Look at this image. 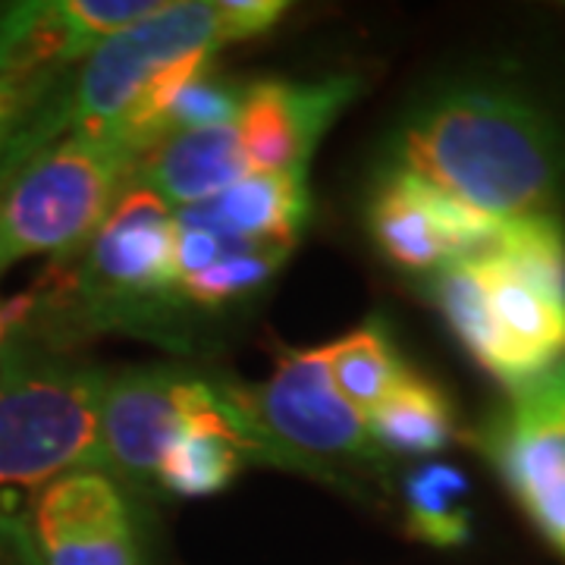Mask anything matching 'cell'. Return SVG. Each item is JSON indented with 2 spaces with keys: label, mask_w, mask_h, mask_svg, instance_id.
Here are the masks:
<instances>
[{
  "label": "cell",
  "mask_w": 565,
  "mask_h": 565,
  "mask_svg": "<svg viewBox=\"0 0 565 565\" xmlns=\"http://www.w3.org/2000/svg\"><path fill=\"white\" fill-rule=\"evenodd\" d=\"M396 158V167L487 217H556V139L544 117L515 95L490 88L437 95L403 126Z\"/></svg>",
  "instance_id": "6da1fadb"
},
{
  "label": "cell",
  "mask_w": 565,
  "mask_h": 565,
  "mask_svg": "<svg viewBox=\"0 0 565 565\" xmlns=\"http://www.w3.org/2000/svg\"><path fill=\"white\" fill-rule=\"evenodd\" d=\"M434 296L468 355L512 393L565 359V248H493L446 264Z\"/></svg>",
  "instance_id": "7a4b0ae2"
},
{
  "label": "cell",
  "mask_w": 565,
  "mask_h": 565,
  "mask_svg": "<svg viewBox=\"0 0 565 565\" xmlns=\"http://www.w3.org/2000/svg\"><path fill=\"white\" fill-rule=\"evenodd\" d=\"M107 371L20 330L0 349V493L102 468Z\"/></svg>",
  "instance_id": "3957f363"
},
{
  "label": "cell",
  "mask_w": 565,
  "mask_h": 565,
  "mask_svg": "<svg viewBox=\"0 0 565 565\" xmlns=\"http://www.w3.org/2000/svg\"><path fill=\"white\" fill-rule=\"evenodd\" d=\"M233 35L221 0L161 3L151 17L104 39L85 61L63 98L41 104L32 129L51 141L63 129L82 136H117L122 122L170 66L192 57H214Z\"/></svg>",
  "instance_id": "277c9868"
},
{
  "label": "cell",
  "mask_w": 565,
  "mask_h": 565,
  "mask_svg": "<svg viewBox=\"0 0 565 565\" xmlns=\"http://www.w3.org/2000/svg\"><path fill=\"white\" fill-rule=\"evenodd\" d=\"M136 161L117 136L70 132L22 163L0 202V277L22 258L88 243L132 185Z\"/></svg>",
  "instance_id": "5b68a950"
},
{
  "label": "cell",
  "mask_w": 565,
  "mask_h": 565,
  "mask_svg": "<svg viewBox=\"0 0 565 565\" xmlns=\"http://www.w3.org/2000/svg\"><path fill=\"white\" fill-rule=\"evenodd\" d=\"M239 399L282 468H299L327 481L333 478L327 465H374L381 459L367 422L333 386L327 345L280 349L270 381L258 390H239Z\"/></svg>",
  "instance_id": "8992f818"
},
{
  "label": "cell",
  "mask_w": 565,
  "mask_h": 565,
  "mask_svg": "<svg viewBox=\"0 0 565 565\" xmlns=\"http://www.w3.org/2000/svg\"><path fill=\"white\" fill-rule=\"evenodd\" d=\"M367 226L396 267L437 274L446 264L484 252L503 221L487 217L403 167H390L367 202Z\"/></svg>",
  "instance_id": "52a82bcc"
},
{
  "label": "cell",
  "mask_w": 565,
  "mask_h": 565,
  "mask_svg": "<svg viewBox=\"0 0 565 565\" xmlns=\"http://www.w3.org/2000/svg\"><path fill=\"white\" fill-rule=\"evenodd\" d=\"M29 541L41 565H139L129 503L102 471H73L41 487Z\"/></svg>",
  "instance_id": "ba28073f"
},
{
  "label": "cell",
  "mask_w": 565,
  "mask_h": 565,
  "mask_svg": "<svg viewBox=\"0 0 565 565\" xmlns=\"http://www.w3.org/2000/svg\"><path fill=\"white\" fill-rule=\"evenodd\" d=\"M145 0H17L0 3V82L57 73L104 39L151 17Z\"/></svg>",
  "instance_id": "9c48e42d"
},
{
  "label": "cell",
  "mask_w": 565,
  "mask_h": 565,
  "mask_svg": "<svg viewBox=\"0 0 565 565\" xmlns=\"http://www.w3.org/2000/svg\"><path fill=\"white\" fill-rule=\"evenodd\" d=\"M362 82L337 76L323 82H258L245 88L236 129L252 173L308 170L330 122L359 95Z\"/></svg>",
  "instance_id": "30bf717a"
},
{
  "label": "cell",
  "mask_w": 565,
  "mask_h": 565,
  "mask_svg": "<svg viewBox=\"0 0 565 565\" xmlns=\"http://www.w3.org/2000/svg\"><path fill=\"white\" fill-rule=\"evenodd\" d=\"M189 374L167 367H126L107 377L102 403V468L154 478L170 444L182 434Z\"/></svg>",
  "instance_id": "8fae6325"
},
{
  "label": "cell",
  "mask_w": 565,
  "mask_h": 565,
  "mask_svg": "<svg viewBox=\"0 0 565 565\" xmlns=\"http://www.w3.org/2000/svg\"><path fill=\"white\" fill-rule=\"evenodd\" d=\"M481 444L527 519L565 559V430L509 408L487 424Z\"/></svg>",
  "instance_id": "7c38bea8"
},
{
  "label": "cell",
  "mask_w": 565,
  "mask_h": 565,
  "mask_svg": "<svg viewBox=\"0 0 565 565\" xmlns=\"http://www.w3.org/2000/svg\"><path fill=\"white\" fill-rule=\"evenodd\" d=\"M311 211L308 177L296 173H248L211 202L180 207L173 217L185 226L217 233L236 248L289 252Z\"/></svg>",
  "instance_id": "4fadbf2b"
},
{
  "label": "cell",
  "mask_w": 565,
  "mask_h": 565,
  "mask_svg": "<svg viewBox=\"0 0 565 565\" xmlns=\"http://www.w3.org/2000/svg\"><path fill=\"white\" fill-rule=\"evenodd\" d=\"M252 173L236 122L167 136L136 161V177L167 204L192 207L211 202Z\"/></svg>",
  "instance_id": "5bb4252c"
},
{
  "label": "cell",
  "mask_w": 565,
  "mask_h": 565,
  "mask_svg": "<svg viewBox=\"0 0 565 565\" xmlns=\"http://www.w3.org/2000/svg\"><path fill=\"white\" fill-rule=\"evenodd\" d=\"M364 422L374 446L396 456H430L456 437V412L446 393L412 367Z\"/></svg>",
  "instance_id": "9a60e30c"
},
{
  "label": "cell",
  "mask_w": 565,
  "mask_h": 565,
  "mask_svg": "<svg viewBox=\"0 0 565 565\" xmlns=\"http://www.w3.org/2000/svg\"><path fill=\"white\" fill-rule=\"evenodd\" d=\"M330 377L345 403L367 418L399 384L408 364L396 355L390 333L381 321L362 323L359 330L327 343Z\"/></svg>",
  "instance_id": "2e32d148"
},
{
  "label": "cell",
  "mask_w": 565,
  "mask_h": 565,
  "mask_svg": "<svg viewBox=\"0 0 565 565\" xmlns=\"http://www.w3.org/2000/svg\"><path fill=\"white\" fill-rule=\"evenodd\" d=\"M405 527L430 546H462L471 537L468 478L456 465L427 462L408 471L403 484Z\"/></svg>",
  "instance_id": "e0dca14e"
},
{
  "label": "cell",
  "mask_w": 565,
  "mask_h": 565,
  "mask_svg": "<svg viewBox=\"0 0 565 565\" xmlns=\"http://www.w3.org/2000/svg\"><path fill=\"white\" fill-rule=\"evenodd\" d=\"M243 465L245 456L230 440L185 427L163 452L154 481L173 497H214L236 481Z\"/></svg>",
  "instance_id": "ac0fdd59"
},
{
  "label": "cell",
  "mask_w": 565,
  "mask_h": 565,
  "mask_svg": "<svg viewBox=\"0 0 565 565\" xmlns=\"http://www.w3.org/2000/svg\"><path fill=\"white\" fill-rule=\"evenodd\" d=\"M289 258V252L280 248H245V252H230L221 262L211 264L202 274L182 277L177 282V292L182 299L202 308H221V305L236 302L255 289H264L280 264Z\"/></svg>",
  "instance_id": "d6986e66"
},
{
  "label": "cell",
  "mask_w": 565,
  "mask_h": 565,
  "mask_svg": "<svg viewBox=\"0 0 565 565\" xmlns=\"http://www.w3.org/2000/svg\"><path fill=\"white\" fill-rule=\"evenodd\" d=\"M243 88L207 79V76L189 82L180 95L173 98V104L167 107V114H163V139L177 136V132H189V129H207V126L236 122L239 107H243Z\"/></svg>",
  "instance_id": "ffe728a7"
},
{
  "label": "cell",
  "mask_w": 565,
  "mask_h": 565,
  "mask_svg": "<svg viewBox=\"0 0 565 565\" xmlns=\"http://www.w3.org/2000/svg\"><path fill=\"white\" fill-rule=\"evenodd\" d=\"M54 76L57 73H39L25 79L0 82V158L10 141L25 129V122L39 114L41 104L54 95Z\"/></svg>",
  "instance_id": "44dd1931"
},
{
  "label": "cell",
  "mask_w": 565,
  "mask_h": 565,
  "mask_svg": "<svg viewBox=\"0 0 565 565\" xmlns=\"http://www.w3.org/2000/svg\"><path fill=\"white\" fill-rule=\"evenodd\" d=\"M177 221V217H173ZM230 252H245L236 248L226 239H221L217 233L202 230V226H185L177 223V236H173V270H177V282L182 277H192V274H202L211 264H217L223 255Z\"/></svg>",
  "instance_id": "7402d4cb"
},
{
  "label": "cell",
  "mask_w": 565,
  "mask_h": 565,
  "mask_svg": "<svg viewBox=\"0 0 565 565\" xmlns=\"http://www.w3.org/2000/svg\"><path fill=\"white\" fill-rule=\"evenodd\" d=\"M512 408L525 412L527 418H537V422L565 430V359L553 364L546 374H541L534 384L519 390L512 399Z\"/></svg>",
  "instance_id": "603a6c76"
},
{
  "label": "cell",
  "mask_w": 565,
  "mask_h": 565,
  "mask_svg": "<svg viewBox=\"0 0 565 565\" xmlns=\"http://www.w3.org/2000/svg\"><path fill=\"white\" fill-rule=\"evenodd\" d=\"M221 13L233 41L255 39L286 13L282 0H221Z\"/></svg>",
  "instance_id": "cb8c5ba5"
},
{
  "label": "cell",
  "mask_w": 565,
  "mask_h": 565,
  "mask_svg": "<svg viewBox=\"0 0 565 565\" xmlns=\"http://www.w3.org/2000/svg\"><path fill=\"white\" fill-rule=\"evenodd\" d=\"M20 167V161H13V158H7V154L0 158V202H3V195H7V189H10V182H13Z\"/></svg>",
  "instance_id": "d4e9b609"
}]
</instances>
